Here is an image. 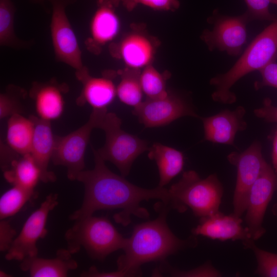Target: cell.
Listing matches in <instances>:
<instances>
[{"mask_svg":"<svg viewBox=\"0 0 277 277\" xmlns=\"http://www.w3.org/2000/svg\"><path fill=\"white\" fill-rule=\"evenodd\" d=\"M91 148L94 167L84 170L77 177L76 181L84 185V200L80 208L70 215V220L82 219L100 210L119 209L121 211L114 215V220L125 226L131 222L132 215L142 219L149 216L147 209L141 206L142 201L157 199L169 205L168 189L159 186L146 189L133 184L111 171L96 150Z\"/></svg>","mask_w":277,"mask_h":277,"instance_id":"1","label":"cell"},{"mask_svg":"<svg viewBox=\"0 0 277 277\" xmlns=\"http://www.w3.org/2000/svg\"><path fill=\"white\" fill-rule=\"evenodd\" d=\"M157 217L136 225L130 238H127L124 253L117 259L118 270L127 276L142 274L141 266L151 262L165 261L169 255L195 247L197 236L192 234L185 239L176 236L169 228L167 216L170 206L159 202L155 206Z\"/></svg>","mask_w":277,"mask_h":277,"instance_id":"2","label":"cell"},{"mask_svg":"<svg viewBox=\"0 0 277 277\" xmlns=\"http://www.w3.org/2000/svg\"><path fill=\"white\" fill-rule=\"evenodd\" d=\"M276 59L277 18L252 40L228 71L210 79V84L215 88L212 99L223 104L234 103L236 96L232 87L245 75Z\"/></svg>","mask_w":277,"mask_h":277,"instance_id":"3","label":"cell"},{"mask_svg":"<svg viewBox=\"0 0 277 277\" xmlns=\"http://www.w3.org/2000/svg\"><path fill=\"white\" fill-rule=\"evenodd\" d=\"M171 208L183 213L190 209L199 218L219 211L224 193L217 174L201 178L194 170L185 171L168 189Z\"/></svg>","mask_w":277,"mask_h":277,"instance_id":"4","label":"cell"},{"mask_svg":"<svg viewBox=\"0 0 277 277\" xmlns=\"http://www.w3.org/2000/svg\"><path fill=\"white\" fill-rule=\"evenodd\" d=\"M64 238L72 254L84 248L92 259L97 260L123 249L127 241L108 219L93 215L75 221Z\"/></svg>","mask_w":277,"mask_h":277,"instance_id":"5","label":"cell"},{"mask_svg":"<svg viewBox=\"0 0 277 277\" xmlns=\"http://www.w3.org/2000/svg\"><path fill=\"white\" fill-rule=\"evenodd\" d=\"M121 124L115 113L107 112L98 127L105 132V143L96 150L104 161L114 164L125 177L135 159L149 148L147 141L125 132Z\"/></svg>","mask_w":277,"mask_h":277,"instance_id":"6","label":"cell"},{"mask_svg":"<svg viewBox=\"0 0 277 277\" xmlns=\"http://www.w3.org/2000/svg\"><path fill=\"white\" fill-rule=\"evenodd\" d=\"M107 109H93L87 122L63 136H55L52 161L54 165L67 169L69 180L75 181L85 168V154L93 129L98 127L107 113Z\"/></svg>","mask_w":277,"mask_h":277,"instance_id":"7","label":"cell"},{"mask_svg":"<svg viewBox=\"0 0 277 277\" xmlns=\"http://www.w3.org/2000/svg\"><path fill=\"white\" fill-rule=\"evenodd\" d=\"M208 22L213 25L212 29L204 30L201 38L210 51L217 49L233 56L242 53L247 39V25L251 22L246 12L238 16H228L215 10Z\"/></svg>","mask_w":277,"mask_h":277,"instance_id":"8","label":"cell"},{"mask_svg":"<svg viewBox=\"0 0 277 277\" xmlns=\"http://www.w3.org/2000/svg\"><path fill=\"white\" fill-rule=\"evenodd\" d=\"M262 145L254 141L242 152L232 151L227 156L229 163L236 168V180L233 195V213L242 217L245 213L250 188L266 164Z\"/></svg>","mask_w":277,"mask_h":277,"instance_id":"9","label":"cell"},{"mask_svg":"<svg viewBox=\"0 0 277 277\" xmlns=\"http://www.w3.org/2000/svg\"><path fill=\"white\" fill-rule=\"evenodd\" d=\"M58 203L57 194L50 193L46 197L40 206L26 221L20 233L7 251V260L22 261L37 255L36 243L47 234L46 225L48 215Z\"/></svg>","mask_w":277,"mask_h":277,"instance_id":"10","label":"cell"},{"mask_svg":"<svg viewBox=\"0 0 277 277\" xmlns=\"http://www.w3.org/2000/svg\"><path fill=\"white\" fill-rule=\"evenodd\" d=\"M52 12L50 32L56 59L74 69H84L76 36L66 13L69 0H52Z\"/></svg>","mask_w":277,"mask_h":277,"instance_id":"11","label":"cell"},{"mask_svg":"<svg viewBox=\"0 0 277 277\" xmlns=\"http://www.w3.org/2000/svg\"><path fill=\"white\" fill-rule=\"evenodd\" d=\"M277 190V173L267 163L249 192L244 221L251 238L260 239L266 232L263 223L266 211Z\"/></svg>","mask_w":277,"mask_h":277,"instance_id":"12","label":"cell"},{"mask_svg":"<svg viewBox=\"0 0 277 277\" xmlns=\"http://www.w3.org/2000/svg\"><path fill=\"white\" fill-rule=\"evenodd\" d=\"M132 113L145 128L164 126L184 116L201 117L183 97L170 92L163 98H147Z\"/></svg>","mask_w":277,"mask_h":277,"instance_id":"13","label":"cell"},{"mask_svg":"<svg viewBox=\"0 0 277 277\" xmlns=\"http://www.w3.org/2000/svg\"><path fill=\"white\" fill-rule=\"evenodd\" d=\"M246 109L242 106L233 110L224 109L212 116L200 117L202 120L205 141L213 143L234 146L236 133L247 128L244 119Z\"/></svg>","mask_w":277,"mask_h":277,"instance_id":"14","label":"cell"},{"mask_svg":"<svg viewBox=\"0 0 277 277\" xmlns=\"http://www.w3.org/2000/svg\"><path fill=\"white\" fill-rule=\"evenodd\" d=\"M243 222L241 217L233 213L225 214L219 210L200 218L199 224L191 232L196 236L220 241L240 240L244 242L251 238L247 228L243 226Z\"/></svg>","mask_w":277,"mask_h":277,"instance_id":"15","label":"cell"},{"mask_svg":"<svg viewBox=\"0 0 277 277\" xmlns=\"http://www.w3.org/2000/svg\"><path fill=\"white\" fill-rule=\"evenodd\" d=\"M157 43L136 30L126 35L117 45H112L111 52L122 59L127 67L140 69L151 64Z\"/></svg>","mask_w":277,"mask_h":277,"instance_id":"16","label":"cell"},{"mask_svg":"<svg viewBox=\"0 0 277 277\" xmlns=\"http://www.w3.org/2000/svg\"><path fill=\"white\" fill-rule=\"evenodd\" d=\"M34 124V134L30 154L40 169L41 181L44 183L56 181L55 175L48 169L55 145L51 123L38 116H30Z\"/></svg>","mask_w":277,"mask_h":277,"instance_id":"17","label":"cell"},{"mask_svg":"<svg viewBox=\"0 0 277 277\" xmlns=\"http://www.w3.org/2000/svg\"><path fill=\"white\" fill-rule=\"evenodd\" d=\"M111 5L100 0L90 25V36L87 40L88 49L95 54L100 53L102 46L112 41L118 33L119 18Z\"/></svg>","mask_w":277,"mask_h":277,"instance_id":"18","label":"cell"},{"mask_svg":"<svg viewBox=\"0 0 277 277\" xmlns=\"http://www.w3.org/2000/svg\"><path fill=\"white\" fill-rule=\"evenodd\" d=\"M75 74L83 85L81 93L76 100L78 105L88 103L93 109H107L113 102L116 95V88L110 79L91 76L86 67L76 71Z\"/></svg>","mask_w":277,"mask_h":277,"instance_id":"19","label":"cell"},{"mask_svg":"<svg viewBox=\"0 0 277 277\" xmlns=\"http://www.w3.org/2000/svg\"><path fill=\"white\" fill-rule=\"evenodd\" d=\"M67 91V86L55 81L34 83L30 95L34 101L38 117L50 122L59 118L64 107L63 94Z\"/></svg>","mask_w":277,"mask_h":277,"instance_id":"20","label":"cell"},{"mask_svg":"<svg viewBox=\"0 0 277 277\" xmlns=\"http://www.w3.org/2000/svg\"><path fill=\"white\" fill-rule=\"evenodd\" d=\"M72 254L68 249L61 248L52 259L38 258L37 255L26 258L22 261L20 268L29 272L32 277H65L69 271L78 266Z\"/></svg>","mask_w":277,"mask_h":277,"instance_id":"21","label":"cell"},{"mask_svg":"<svg viewBox=\"0 0 277 277\" xmlns=\"http://www.w3.org/2000/svg\"><path fill=\"white\" fill-rule=\"evenodd\" d=\"M148 150V157L155 162L158 168V186L164 187L183 170L185 164L184 154L180 150L160 143H154Z\"/></svg>","mask_w":277,"mask_h":277,"instance_id":"22","label":"cell"},{"mask_svg":"<svg viewBox=\"0 0 277 277\" xmlns=\"http://www.w3.org/2000/svg\"><path fill=\"white\" fill-rule=\"evenodd\" d=\"M3 172L8 183L28 189H34L41 179L40 169L30 153L17 156Z\"/></svg>","mask_w":277,"mask_h":277,"instance_id":"23","label":"cell"},{"mask_svg":"<svg viewBox=\"0 0 277 277\" xmlns=\"http://www.w3.org/2000/svg\"><path fill=\"white\" fill-rule=\"evenodd\" d=\"M34 124L30 117L21 113L10 116L7 126L6 141L9 148L19 155L30 153Z\"/></svg>","mask_w":277,"mask_h":277,"instance_id":"24","label":"cell"},{"mask_svg":"<svg viewBox=\"0 0 277 277\" xmlns=\"http://www.w3.org/2000/svg\"><path fill=\"white\" fill-rule=\"evenodd\" d=\"M141 73L140 69L126 67L120 72L121 79L116 87V95L120 100L133 108L142 102Z\"/></svg>","mask_w":277,"mask_h":277,"instance_id":"25","label":"cell"},{"mask_svg":"<svg viewBox=\"0 0 277 277\" xmlns=\"http://www.w3.org/2000/svg\"><path fill=\"white\" fill-rule=\"evenodd\" d=\"M15 7L11 0H0V44L14 48L27 47L14 32Z\"/></svg>","mask_w":277,"mask_h":277,"instance_id":"26","label":"cell"},{"mask_svg":"<svg viewBox=\"0 0 277 277\" xmlns=\"http://www.w3.org/2000/svg\"><path fill=\"white\" fill-rule=\"evenodd\" d=\"M36 194L34 189L13 186L0 198V219L15 214L26 203L36 197Z\"/></svg>","mask_w":277,"mask_h":277,"instance_id":"27","label":"cell"},{"mask_svg":"<svg viewBox=\"0 0 277 277\" xmlns=\"http://www.w3.org/2000/svg\"><path fill=\"white\" fill-rule=\"evenodd\" d=\"M170 76L168 73H160L151 64L144 67L140 75L143 93L149 98L166 96L169 92L166 90V82Z\"/></svg>","mask_w":277,"mask_h":277,"instance_id":"28","label":"cell"},{"mask_svg":"<svg viewBox=\"0 0 277 277\" xmlns=\"http://www.w3.org/2000/svg\"><path fill=\"white\" fill-rule=\"evenodd\" d=\"M242 244L245 249L251 250L255 257L257 266L254 274L262 277H277V253L260 248L251 239Z\"/></svg>","mask_w":277,"mask_h":277,"instance_id":"29","label":"cell"},{"mask_svg":"<svg viewBox=\"0 0 277 277\" xmlns=\"http://www.w3.org/2000/svg\"><path fill=\"white\" fill-rule=\"evenodd\" d=\"M160 271H155L154 273L161 272L171 276L179 277H220L221 272L216 269L210 261H207L200 266L189 270H181L167 265L165 261L162 262Z\"/></svg>","mask_w":277,"mask_h":277,"instance_id":"30","label":"cell"},{"mask_svg":"<svg viewBox=\"0 0 277 277\" xmlns=\"http://www.w3.org/2000/svg\"><path fill=\"white\" fill-rule=\"evenodd\" d=\"M22 91L15 86H10L6 92L0 95V118L3 119L8 116L22 113L20 101V93Z\"/></svg>","mask_w":277,"mask_h":277,"instance_id":"31","label":"cell"},{"mask_svg":"<svg viewBox=\"0 0 277 277\" xmlns=\"http://www.w3.org/2000/svg\"><path fill=\"white\" fill-rule=\"evenodd\" d=\"M121 3L129 11L141 4L159 11H174L180 6L178 0H121Z\"/></svg>","mask_w":277,"mask_h":277,"instance_id":"32","label":"cell"},{"mask_svg":"<svg viewBox=\"0 0 277 277\" xmlns=\"http://www.w3.org/2000/svg\"><path fill=\"white\" fill-rule=\"evenodd\" d=\"M247 10L246 11L251 21L254 20H275L277 16L271 13L269 6L271 0H244Z\"/></svg>","mask_w":277,"mask_h":277,"instance_id":"33","label":"cell"},{"mask_svg":"<svg viewBox=\"0 0 277 277\" xmlns=\"http://www.w3.org/2000/svg\"><path fill=\"white\" fill-rule=\"evenodd\" d=\"M274 60L259 70L261 80L254 84L255 90L269 86L277 88V63Z\"/></svg>","mask_w":277,"mask_h":277,"instance_id":"34","label":"cell"},{"mask_svg":"<svg viewBox=\"0 0 277 277\" xmlns=\"http://www.w3.org/2000/svg\"><path fill=\"white\" fill-rule=\"evenodd\" d=\"M16 232L5 219L0 222V250L7 251L16 238Z\"/></svg>","mask_w":277,"mask_h":277,"instance_id":"35","label":"cell"},{"mask_svg":"<svg viewBox=\"0 0 277 277\" xmlns=\"http://www.w3.org/2000/svg\"><path fill=\"white\" fill-rule=\"evenodd\" d=\"M262 107L253 111L254 115L267 122L277 123V106H274L269 98H265Z\"/></svg>","mask_w":277,"mask_h":277,"instance_id":"36","label":"cell"},{"mask_svg":"<svg viewBox=\"0 0 277 277\" xmlns=\"http://www.w3.org/2000/svg\"><path fill=\"white\" fill-rule=\"evenodd\" d=\"M81 276L87 277H123L127 276L123 272L117 269L112 272H100L96 267L91 266L87 271H84Z\"/></svg>","mask_w":277,"mask_h":277,"instance_id":"37","label":"cell"},{"mask_svg":"<svg viewBox=\"0 0 277 277\" xmlns=\"http://www.w3.org/2000/svg\"><path fill=\"white\" fill-rule=\"evenodd\" d=\"M272 162L273 168L277 173V127L275 130L273 137Z\"/></svg>","mask_w":277,"mask_h":277,"instance_id":"38","label":"cell"},{"mask_svg":"<svg viewBox=\"0 0 277 277\" xmlns=\"http://www.w3.org/2000/svg\"><path fill=\"white\" fill-rule=\"evenodd\" d=\"M104 2L111 5L114 7L118 6L121 3V0H103Z\"/></svg>","mask_w":277,"mask_h":277,"instance_id":"39","label":"cell"},{"mask_svg":"<svg viewBox=\"0 0 277 277\" xmlns=\"http://www.w3.org/2000/svg\"><path fill=\"white\" fill-rule=\"evenodd\" d=\"M272 211L273 213L277 217V204L273 206Z\"/></svg>","mask_w":277,"mask_h":277,"instance_id":"40","label":"cell"},{"mask_svg":"<svg viewBox=\"0 0 277 277\" xmlns=\"http://www.w3.org/2000/svg\"><path fill=\"white\" fill-rule=\"evenodd\" d=\"M0 275H0L1 276H9V275H7L8 274L4 272V271H1V272H0Z\"/></svg>","mask_w":277,"mask_h":277,"instance_id":"41","label":"cell"},{"mask_svg":"<svg viewBox=\"0 0 277 277\" xmlns=\"http://www.w3.org/2000/svg\"><path fill=\"white\" fill-rule=\"evenodd\" d=\"M271 3L277 5V0H271Z\"/></svg>","mask_w":277,"mask_h":277,"instance_id":"42","label":"cell"},{"mask_svg":"<svg viewBox=\"0 0 277 277\" xmlns=\"http://www.w3.org/2000/svg\"><path fill=\"white\" fill-rule=\"evenodd\" d=\"M35 2H42V1H44L45 0H34ZM50 1V2L52 1V0H49ZM71 2H72V0H69Z\"/></svg>","mask_w":277,"mask_h":277,"instance_id":"43","label":"cell"}]
</instances>
